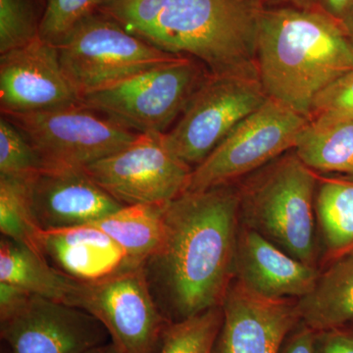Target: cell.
<instances>
[{"mask_svg": "<svg viewBox=\"0 0 353 353\" xmlns=\"http://www.w3.org/2000/svg\"><path fill=\"white\" fill-rule=\"evenodd\" d=\"M240 226L236 183L187 190L167 203L161 243L143 269L169 321L222 305L234 279Z\"/></svg>", "mask_w": 353, "mask_h": 353, "instance_id": "obj_1", "label": "cell"}, {"mask_svg": "<svg viewBox=\"0 0 353 353\" xmlns=\"http://www.w3.org/2000/svg\"><path fill=\"white\" fill-rule=\"evenodd\" d=\"M254 0H101L97 11L159 50L196 58L213 75L256 77Z\"/></svg>", "mask_w": 353, "mask_h": 353, "instance_id": "obj_2", "label": "cell"}, {"mask_svg": "<svg viewBox=\"0 0 353 353\" xmlns=\"http://www.w3.org/2000/svg\"><path fill=\"white\" fill-rule=\"evenodd\" d=\"M256 65L267 95L308 118L316 97L352 71L353 43L341 21L318 7H262Z\"/></svg>", "mask_w": 353, "mask_h": 353, "instance_id": "obj_3", "label": "cell"}, {"mask_svg": "<svg viewBox=\"0 0 353 353\" xmlns=\"http://www.w3.org/2000/svg\"><path fill=\"white\" fill-rule=\"evenodd\" d=\"M318 173L294 150L280 155L238 185L241 224L290 256L318 268L315 192Z\"/></svg>", "mask_w": 353, "mask_h": 353, "instance_id": "obj_4", "label": "cell"}, {"mask_svg": "<svg viewBox=\"0 0 353 353\" xmlns=\"http://www.w3.org/2000/svg\"><path fill=\"white\" fill-rule=\"evenodd\" d=\"M210 75L196 58L181 55L83 95L80 103L137 134L166 132Z\"/></svg>", "mask_w": 353, "mask_h": 353, "instance_id": "obj_5", "label": "cell"}, {"mask_svg": "<svg viewBox=\"0 0 353 353\" xmlns=\"http://www.w3.org/2000/svg\"><path fill=\"white\" fill-rule=\"evenodd\" d=\"M57 48L80 99L181 57L155 48L97 10L81 20Z\"/></svg>", "mask_w": 353, "mask_h": 353, "instance_id": "obj_6", "label": "cell"}, {"mask_svg": "<svg viewBox=\"0 0 353 353\" xmlns=\"http://www.w3.org/2000/svg\"><path fill=\"white\" fill-rule=\"evenodd\" d=\"M308 123L305 116L269 97L192 169L188 190L199 192L240 182L294 150Z\"/></svg>", "mask_w": 353, "mask_h": 353, "instance_id": "obj_7", "label": "cell"}, {"mask_svg": "<svg viewBox=\"0 0 353 353\" xmlns=\"http://www.w3.org/2000/svg\"><path fill=\"white\" fill-rule=\"evenodd\" d=\"M268 99L256 77L211 74L185 112L164 132L165 143L194 169Z\"/></svg>", "mask_w": 353, "mask_h": 353, "instance_id": "obj_8", "label": "cell"}, {"mask_svg": "<svg viewBox=\"0 0 353 353\" xmlns=\"http://www.w3.org/2000/svg\"><path fill=\"white\" fill-rule=\"evenodd\" d=\"M73 306L103 325L119 353H159L171 323L153 297L143 266L80 282Z\"/></svg>", "mask_w": 353, "mask_h": 353, "instance_id": "obj_9", "label": "cell"}, {"mask_svg": "<svg viewBox=\"0 0 353 353\" xmlns=\"http://www.w3.org/2000/svg\"><path fill=\"white\" fill-rule=\"evenodd\" d=\"M34 146L43 167H79L119 152L138 134L81 103L26 114L2 115Z\"/></svg>", "mask_w": 353, "mask_h": 353, "instance_id": "obj_10", "label": "cell"}, {"mask_svg": "<svg viewBox=\"0 0 353 353\" xmlns=\"http://www.w3.org/2000/svg\"><path fill=\"white\" fill-rule=\"evenodd\" d=\"M163 134H138L119 152L85 170L122 205L168 203L187 192L192 168L171 152Z\"/></svg>", "mask_w": 353, "mask_h": 353, "instance_id": "obj_11", "label": "cell"}, {"mask_svg": "<svg viewBox=\"0 0 353 353\" xmlns=\"http://www.w3.org/2000/svg\"><path fill=\"white\" fill-rule=\"evenodd\" d=\"M0 336L7 353H85L110 341L87 311L38 296L0 322Z\"/></svg>", "mask_w": 353, "mask_h": 353, "instance_id": "obj_12", "label": "cell"}, {"mask_svg": "<svg viewBox=\"0 0 353 353\" xmlns=\"http://www.w3.org/2000/svg\"><path fill=\"white\" fill-rule=\"evenodd\" d=\"M80 103L57 46L41 39L0 54L2 115L41 112Z\"/></svg>", "mask_w": 353, "mask_h": 353, "instance_id": "obj_13", "label": "cell"}, {"mask_svg": "<svg viewBox=\"0 0 353 353\" xmlns=\"http://www.w3.org/2000/svg\"><path fill=\"white\" fill-rule=\"evenodd\" d=\"M223 322L212 353H279L299 322L297 299H271L233 280L222 303Z\"/></svg>", "mask_w": 353, "mask_h": 353, "instance_id": "obj_14", "label": "cell"}, {"mask_svg": "<svg viewBox=\"0 0 353 353\" xmlns=\"http://www.w3.org/2000/svg\"><path fill=\"white\" fill-rule=\"evenodd\" d=\"M28 183L32 212L43 231L94 224L124 206L85 168L46 166Z\"/></svg>", "mask_w": 353, "mask_h": 353, "instance_id": "obj_15", "label": "cell"}, {"mask_svg": "<svg viewBox=\"0 0 353 353\" xmlns=\"http://www.w3.org/2000/svg\"><path fill=\"white\" fill-rule=\"evenodd\" d=\"M320 269L290 256L263 236L241 224L234 260V280L250 292L271 299L305 296Z\"/></svg>", "mask_w": 353, "mask_h": 353, "instance_id": "obj_16", "label": "cell"}, {"mask_svg": "<svg viewBox=\"0 0 353 353\" xmlns=\"http://www.w3.org/2000/svg\"><path fill=\"white\" fill-rule=\"evenodd\" d=\"M39 248L52 266L80 282H95L132 268L124 250L94 225L41 230Z\"/></svg>", "mask_w": 353, "mask_h": 353, "instance_id": "obj_17", "label": "cell"}, {"mask_svg": "<svg viewBox=\"0 0 353 353\" xmlns=\"http://www.w3.org/2000/svg\"><path fill=\"white\" fill-rule=\"evenodd\" d=\"M324 266L313 290L297 299L299 318L316 332L353 323V250Z\"/></svg>", "mask_w": 353, "mask_h": 353, "instance_id": "obj_18", "label": "cell"}, {"mask_svg": "<svg viewBox=\"0 0 353 353\" xmlns=\"http://www.w3.org/2000/svg\"><path fill=\"white\" fill-rule=\"evenodd\" d=\"M0 282L72 306L80 285V281L58 270L41 253L6 236L0 241Z\"/></svg>", "mask_w": 353, "mask_h": 353, "instance_id": "obj_19", "label": "cell"}, {"mask_svg": "<svg viewBox=\"0 0 353 353\" xmlns=\"http://www.w3.org/2000/svg\"><path fill=\"white\" fill-rule=\"evenodd\" d=\"M315 215L323 265L353 250V175L318 173Z\"/></svg>", "mask_w": 353, "mask_h": 353, "instance_id": "obj_20", "label": "cell"}, {"mask_svg": "<svg viewBox=\"0 0 353 353\" xmlns=\"http://www.w3.org/2000/svg\"><path fill=\"white\" fill-rule=\"evenodd\" d=\"M165 204L124 205L94 223L124 250L132 268L143 267L157 252L164 231Z\"/></svg>", "mask_w": 353, "mask_h": 353, "instance_id": "obj_21", "label": "cell"}, {"mask_svg": "<svg viewBox=\"0 0 353 353\" xmlns=\"http://www.w3.org/2000/svg\"><path fill=\"white\" fill-rule=\"evenodd\" d=\"M294 152L316 173L353 175V120L309 121Z\"/></svg>", "mask_w": 353, "mask_h": 353, "instance_id": "obj_22", "label": "cell"}, {"mask_svg": "<svg viewBox=\"0 0 353 353\" xmlns=\"http://www.w3.org/2000/svg\"><path fill=\"white\" fill-rule=\"evenodd\" d=\"M28 179L0 176V231L2 236L43 254L41 229L32 212Z\"/></svg>", "mask_w": 353, "mask_h": 353, "instance_id": "obj_23", "label": "cell"}, {"mask_svg": "<svg viewBox=\"0 0 353 353\" xmlns=\"http://www.w3.org/2000/svg\"><path fill=\"white\" fill-rule=\"evenodd\" d=\"M222 322V305L172 322L159 353H212Z\"/></svg>", "mask_w": 353, "mask_h": 353, "instance_id": "obj_24", "label": "cell"}, {"mask_svg": "<svg viewBox=\"0 0 353 353\" xmlns=\"http://www.w3.org/2000/svg\"><path fill=\"white\" fill-rule=\"evenodd\" d=\"M43 168L34 146L10 120L0 118V176L31 178Z\"/></svg>", "mask_w": 353, "mask_h": 353, "instance_id": "obj_25", "label": "cell"}, {"mask_svg": "<svg viewBox=\"0 0 353 353\" xmlns=\"http://www.w3.org/2000/svg\"><path fill=\"white\" fill-rule=\"evenodd\" d=\"M39 26L32 0H0V54L38 38Z\"/></svg>", "mask_w": 353, "mask_h": 353, "instance_id": "obj_26", "label": "cell"}, {"mask_svg": "<svg viewBox=\"0 0 353 353\" xmlns=\"http://www.w3.org/2000/svg\"><path fill=\"white\" fill-rule=\"evenodd\" d=\"M101 0H46L39 37L57 46L81 20L95 12Z\"/></svg>", "mask_w": 353, "mask_h": 353, "instance_id": "obj_27", "label": "cell"}, {"mask_svg": "<svg viewBox=\"0 0 353 353\" xmlns=\"http://www.w3.org/2000/svg\"><path fill=\"white\" fill-rule=\"evenodd\" d=\"M309 121L353 120V70L316 97Z\"/></svg>", "mask_w": 353, "mask_h": 353, "instance_id": "obj_28", "label": "cell"}, {"mask_svg": "<svg viewBox=\"0 0 353 353\" xmlns=\"http://www.w3.org/2000/svg\"><path fill=\"white\" fill-rule=\"evenodd\" d=\"M315 353H353V325L317 332Z\"/></svg>", "mask_w": 353, "mask_h": 353, "instance_id": "obj_29", "label": "cell"}, {"mask_svg": "<svg viewBox=\"0 0 353 353\" xmlns=\"http://www.w3.org/2000/svg\"><path fill=\"white\" fill-rule=\"evenodd\" d=\"M316 334L317 332L299 320L285 336L279 353H315Z\"/></svg>", "mask_w": 353, "mask_h": 353, "instance_id": "obj_30", "label": "cell"}, {"mask_svg": "<svg viewBox=\"0 0 353 353\" xmlns=\"http://www.w3.org/2000/svg\"><path fill=\"white\" fill-rule=\"evenodd\" d=\"M32 296L16 285L0 282V322L15 315Z\"/></svg>", "mask_w": 353, "mask_h": 353, "instance_id": "obj_31", "label": "cell"}, {"mask_svg": "<svg viewBox=\"0 0 353 353\" xmlns=\"http://www.w3.org/2000/svg\"><path fill=\"white\" fill-rule=\"evenodd\" d=\"M315 6L341 20L353 6V0H315Z\"/></svg>", "mask_w": 353, "mask_h": 353, "instance_id": "obj_32", "label": "cell"}, {"mask_svg": "<svg viewBox=\"0 0 353 353\" xmlns=\"http://www.w3.org/2000/svg\"><path fill=\"white\" fill-rule=\"evenodd\" d=\"M260 7L276 6H315V0H254Z\"/></svg>", "mask_w": 353, "mask_h": 353, "instance_id": "obj_33", "label": "cell"}, {"mask_svg": "<svg viewBox=\"0 0 353 353\" xmlns=\"http://www.w3.org/2000/svg\"><path fill=\"white\" fill-rule=\"evenodd\" d=\"M340 21L343 30L347 32L348 38L352 39L353 43V6Z\"/></svg>", "mask_w": 353, "mask_h": 353, "instance_id": "obj_34", "label": "cell"}, {"mask_svg": "<svg viewBox=\"0 0 353 353\" xmlns=\"http://www.w3.org/2000/svg\"><path fill=\"white\" fill-rule=\"evenodd\" d=\"M85 353H119V352L111 341H108V343L97 345V347L92 348V350H88Z\"/></svg>", "mask_w": 353, "mask_h": 353, "instance_id": "obj_35", "label": "cell"}, {"mask_svg": "<svg viewBox=\"0 0 353 353\" xmlns=\"http://www.w3.org/2000/svg\"><path fill=\"white\" fill-rule=\"evenodd\" d=\"M4 353H7V352H4Z\"/></svg>", "mask_w": 353, "mask_h": 353, "instance_id": "obj_36", "label": "cell"}]
</instances>
